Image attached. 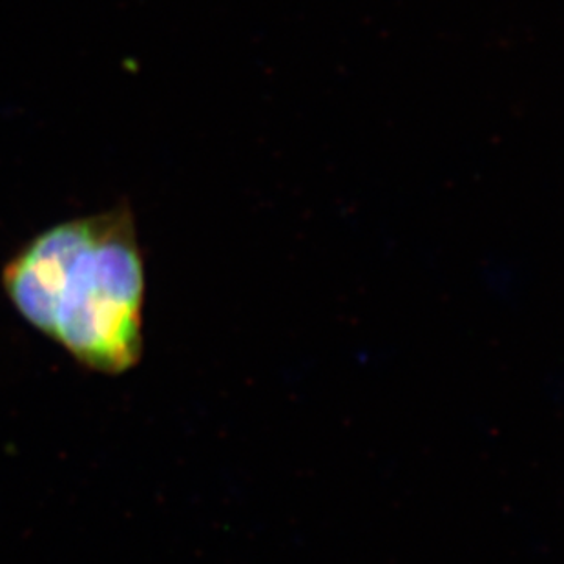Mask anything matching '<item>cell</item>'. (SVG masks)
Returning <instances> with one entry per match:
<instances>
[{
  "label": "cell",
  "instance_id": "6da1fadb",
  "mask_svg": "<svg viewBox=\"0 0 564 564\" xmlns=\"http://www.w3.org/2000/svg\"><path fill=\"white\" fill-rule=\"evenodd\" d=\"M2 289L86 369L116 377L141 360L147 274L128 203L33 236L2 269Z\"/></svg>",
  "mask_w": 564,
  "mask_h": 564
}]
</instances>
